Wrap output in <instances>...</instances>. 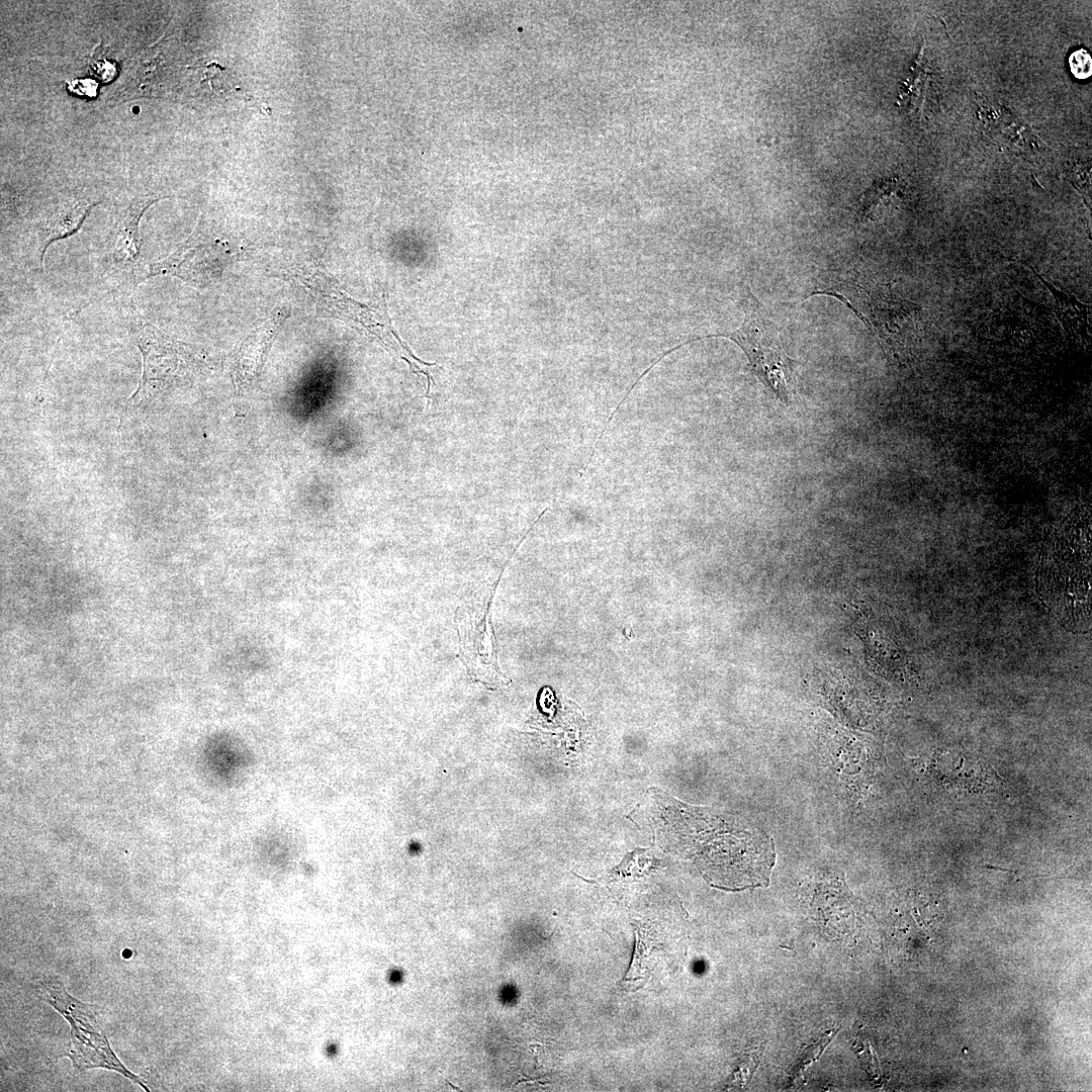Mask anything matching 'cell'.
Segmentation results:
<instances>
[{"label": "cell", "mask_w": 1092, "mask_h": 1092, "mask_svg": "<svg viewBox=\"0 0 1092 1092\" xmlns=\"http://www.w3.org/2000/svg\"><path fill=\"white\" fill-rule=\"evenodd\" d=\"M44 1000L70 1023L72 1048L69 1058L75 1068H104L116 1071L149 1091L143 1079L131 1073L110 1049L90 1006L72 997L59 983L43 986Z\"/></svg>", "instance_id": "cell-1"}, {"label": "cell", "mask_w": 1092, "mask_h": 1092, "mask_svg": "<svg viewBox=\"0 0 1092 1092\" xmlns=\"http://www.w3.org/2000/svg\"><path fill=\"white\" fill-rule=\"evenodd\" d=\"M134 342L143 356V374L128 404L139 406L156 398L176 380L183 359L189 351L152 324L144 323L134 334Z\"/></svg>", "instance_id": "cell-2"}, {"label": "cell", "mask_w": 1092, "mask_h": 1092, "mask_svg": "<svg viewBox=\"0 0 1092 1092\" xmlns=\"http://www.w3.org/2000/svg\"><path fill=\"white\" fill-rule=\"evenodd\" d=\"M762 321L752 313H745L741 327L727 334H715L690 340L689 343L706 338L722 337L735 342L745 353L754 374L769 387L782 401L789 400V381L792 361L787 355L774 348L766 338L765 330L760 329Z\"/></svg>", "instance_id": "cell-3"}, {"label": "cell", "mask_w": 1092, "mask_h": 1092, "mask_svg": "<svg viewBox=\"0 0 1092 1092\" xmlns=\"http://www.w3.org/2000/svg\"><path fill=\"white\" fill-rule=\"evenodd\" d=\"M482 593L480 607L478 599L472 607L462 610L459 620V634L461 640V656L469 673L478 678H502V670L497 664V657L493 645V634L489 620L490 595Z\"/></svg>", "instance_id": "cell-4"}, {"label": "cell", "mask_w": 1092, "mask_h": 1092, "mask_svg": "<svg viewBox=\"0 0 1092 1092\" xmlns=\"http://www.w3.org/2000/svg\"><path fill=\"white\" fill-rule=\"evenodd\" d=\"M978 119L982 129L993 143L1015 156L1038 152L1043 144L1032 128L1001 104L980 97L977 100Z\"/></svg>", "instance_id": "cell-5"}, {"label": "cell", "mask_w": 1092, "mask_h": 1092, "mask_svg": "<svg viewBox=\"0 0 1092 1092\" xmlns=\"http://www.w3.org/2000/svg\"><path fill=\"white\" fill-rule=\"evenodd\" d=\"M1025 265L1053 295L1056 315L1066 335L1075 341L1089 343L1091 331V304L1060 290L1044 279L1031 265Z\"/></svg>", "instance_id": "cell-6"}, {"label": "cell", "mask_w": 1092, "mask_h": 1092, "mask_svg": "<svg viewBox=\"0 0 1092 1092\" xmlns=\"http://www.w3.org/2000/svg\"><path fill=\"white\" fill-rule=\"evenodd\" d=\"M906 196L907 186L902 179H880L862 194L858 214L867 220H878L899 209Z\"/></svg>", "instance_id": "cell-7"}, {"label": "cell", "mask_w": 1092, "mask_h": 1092, "mask_svg": "<svg viewBox=\"0 0 1092 1092\" xmlns=\"http://www.w3.org/2000/svg\"><path fill=\"white\" fill-rule=\"evenodd\" d=\"M157 201L146 197L135 200L116 224L112 256L118 263H132L141 255L139 222L144 211Z\"/></svg>", "instance_id": "cell-8"}, {"label": "cell", "mask_w": 1092, "mask_h": 1092, "mask_svg": "<svg viewBox=\"0 0 1092 1092\" xmlns=\"http://www.w3.org/2000/svg\"><path fill=\"white\" fill-rule=\"evenodd\" d=\"M92 205H86L85 203L64 206L46 220L39 232V259L41 265L49 246L55 241L75 234L82 225Z\"/></svg>", "instance_id": "cell-9"}, {"label": "cell", "mask_w": 1092, "mask_h": 1092, "mask_svg": "<svg viewBox=\"0 0 1092 1092\" xmlns=\"http://www.w3.org/2000/svg\"><path fill=\"white\" fill-rule=\"evenodd\" d=\"M930 82V72L922 49L900 92L901 105L909 115L918 116L923 113Z\"/></svg>", "instance_id": "cell-10"}, {"label": "cell", "mask_w": 1092, "mask_h": 1092, "mask_svg": "<svg viewBox=\"0 0 1092 1092\" xmlns=\"http://www.w3.org/2000/svg\"><path fill=\"white\" fill-rule=\"evenodd\" d=\"M649 933L642 927L635 926V948L630 969L623 978L622 988L629 991L639 989L648 979V957L653 947Z\"/></svg>", "instance_id": "cell-11"}, {"label": "cell", "mask_w": 1092, "mask_h": 1092, "mask_svg": "<svg viewBox=\"0 0 1092 1092\" xmlns=\"http://www.w3.org/2000/svg\"><path fill=\"white\" fill-rule=\"evenodd\" d=\"M1069 66L1078 79H1087L1092 75V59L1085 49H1078L1069 56Z\"/></svg>", "instance_id": "cell-12"}, {"label": "cell", "mask_w": 1092, "mask_h": 1092, "mask_svg": "<svg viewBox=\"0 0 1092 1092\" xmlns=\"http://www.w3.org/2000/svg\"><path fill=\"white\" fill-rule=\"evenodd\" d=\"M446 1082H447V1083H448V1084H449V1085H450V1086H451V1087H452L453 1089H455V1090H457V1091H461V1089H460V1088H458V1087L454 1086V1085H453L452 1083H450V1082H449V1080H447V1079H446Z\"/></svg>", "instance_id": "cell-13"}]
</instances>
